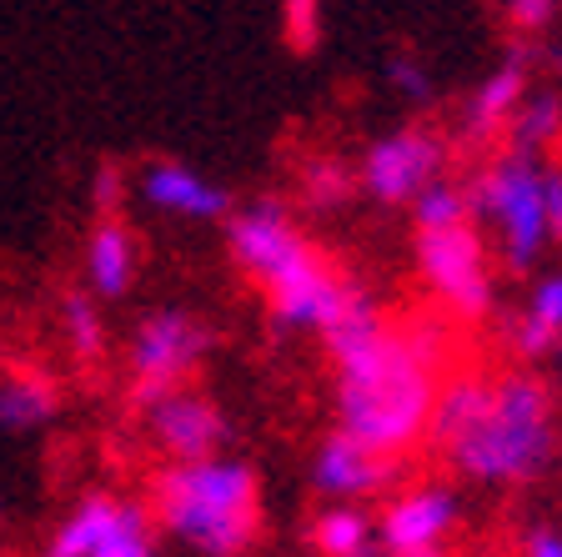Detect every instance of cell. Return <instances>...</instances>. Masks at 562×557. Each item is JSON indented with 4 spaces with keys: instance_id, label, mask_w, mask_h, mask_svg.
<instances>
[{
    "instance_id": "cb8c5ba5",
    "label": "cell",
    "mask_w": 562,
    "mask_h": 557,
    "mask_svg": "<svg viewBox=\"0 0 562 557\" xmlns=\"http://www.w3.org/2000/svg\"><path fill=\"white\" fill-rule=\"evenodd\" d=\"M382 81H386V91L402 96L407 105H427L437 96V76L417 51H392L382 66Z\"/></svg>"
},
{
    "instance_id": "8992f818",
    "label": "cell",
    "mask_w": 562,
    "mask_h": 557,
    "mask_svg": "<svg viewBox=\"0 0 562 557\" xmlns=\"http://www.w3.org/2000/svg\"><path fill=\"white\" fill-rule=\"evenodd\" d=\"M412 261H417V277L437 312H447L462 326H477L492 316V307H497V267H492V246L477 232V221L417 232Z\"/></svg>"
},
{
    "instance_id": "5bb4252c",
    "label": "cell",
    "mask_w": 562,
    "mask_h": 557,
    "mask_svg": "<svg viewBox=\"0 0 562 557\" xmlns=\"http://www.w3.org/2000/svg\"><path fill=\"white\" fill-rule=\"evenodd\" d=\"M507 342L522 361H542L562 347V267L527 277V291L513 312V326H507Z\"/></svg>"
},
{
    "instance_id": "83f0119b",
    "label": "cell",
    "mask_w": 562,
    "mask_h": 557,
    "mask_svg": "<svg viewBox=\"0 0 562 557\" xmlns=\"http://www.w3.org/2000/svg\"><path fill=\"white\" fill-rule=\"evenodd\" d=\"M522 557H562V533L558 527H532L522 543Z\"/></svg>"
},
{
    "instance_id": "d4e9b609",
    "label": "cell",
    "mask_w": 562,
    "mask_h": 557,
    "mask_svg": "<svg viewBox=\"0 0 562 557\" xmlns=\"http://www.w3.org/2000/svg\"><path fill=\"white\" fill-rule=\"evenodd\" d=\"M327 35V5L322 0H281V41L296 56H312Z\"/></svg>"
},
{
    "instance_id": "7402d4cb",
    "label": "cell",
    "mask_w": 562,
    "mask_h": 557,
    "mask_svg": "<svg viewBox=\"0 0 562 557\" xmlns=\"http://www.w3.org/2000/svg\"><path fill=\"white\" fill-rule=\"evenodd\" d=\"M457 221H472V201H468V186L442 181L437 176L417 201H412V226L427 232V226H457Z\"/></svg>"
},
{
    "instance_id": "4fadbf2b",
    "label": "cell",
    "mask_w": 562,
    "mask_h": 557,
    "mask_svg": "<svg viewBox=\"0 0 562 557\" xmlns=\"http://www.w3.org/2000/svg\"><path fill=\"white\" fill-rule=\"evenodd\" d=\"M81 271H86V291L95 302H121L136 287L140 242L126 216H95V226L86 232L81 246Z\"/></svg>"
},
{
    "instance_id": "e0dca14e",
    "label": "cell",
    "mask_w": 562,
    "mask_h": 557,
    "mask_svg": "<svg viewBox=\"0 0 562 557\" xmlns=\"http://www.w3.org/2000/svg\"><path fill=\"white\" fill-rule=\"evenodd\" d=\"M316 557H382L376 517H367L362 502H327L306 527Z\"/></svg>"
},
{
    "instance_id": "30bf717a",
    "label": "cell",
    "mask_w": 562,
    "mask_h": 557,
    "mask_svg": "<svg viewBox=\"0 0 562 557\" xmlns=\"http://www.w3.org/2000/svg\"><path fill=\"white\" fill-rule=\"evenodd\" d=\"M146 417V432H151V447L166 453V463H191V457H211L222 453L226 442H232V422L206 392L196 387H176L166 392L156 406L140 412Z\"/></svg>"
},
{
    "instance_id": "6da1fadb",
    "label": "cell",
    "mask_w": 562,
    "mask_h": 557,
    "mask_svg": "<svg viewBox=\"0 0 562 557\" xmlns=\"http://www.w3.org/2000/svg\"><path fill=\"white\" fill-rule=\"evenodd\" d=\"M337 427L382 457H407L427 442L442 377L457 367V326L447 312L382 316L372 297L351 307L327 337Z\"/></svg>"
},
{
    "instance_id": "484cf974",
    "label": "cell",
    "mask_w": 562,
    "mask_h": 557,
    "mask_svg": "<svg viewBox=\"0 0 562 557\" xmlns=\"http://www.w3.org/2000/svg\"><path fill=\"white\" fill-rule=\"evenodd\" d=\"M86 197H91L95 216H121V207H126V197H131V176H126V166L101 161V166L91 171V186H86Z\"/></svg>"
},
{
    "instance_id": "52a82bcc",
    "label": "cell",
    "mask_w": 562,
    "mask_h": 557,
    "mask_svg": "<svg viewBox=\"0 0 562 557\" xmlns=\"http://www.w3.org/2000/svg\"><path fill=\"white\" fill-rule=\"evenodd\" d=\"M216 347L211 322H201L187 307H156L136 322L126 347V367H131V406L146 412L156 406L166 392L191 382V371L206 361V352Z\"/></svg>"
},
{
    "instance_id": "4316f807",
    "label": "cell",
    "mask_w": 562,
    "mask_h": 557,
    "mask_svg": "<svg viewBox=\"0 0 562 557\" xmlns=\"http://www.w3.org/2000/svg\"><path fill=\"white\" fill-rule=\"evenodd\" d=\"M558 5L562 0H503V15L517 35H538L558 21Z\"/></svg>"
},
{
    "instance_id": "7a4b0ae2",
    "label": "cell",
    "mask_w": 562,
    "mask_h": 557,
    "mask_svg": "<svg viewBox=\"0 0 562 557\" xmlns=\"http://www.w3.org/2000/svg\"><path fill=\"white\" fill-rule=\"evenodd\" d=\"M427 442L462 482L527 488L558 457V412L542 377L457 367L442 377Z\"/></svg>"
},
{
    "instance_id": "9a60e30c",
    "label": "cell",
    "mask_w": 562,
    "mask_h": 557,
    "mask_svg": "<svg viewBox=\"0 0 562 557\" xmlns=\"http://www.w3.org/2000/svg\"><path fill=\"white\" fill-rule=\"evenodd\" d=\"M527 91H532V60L527 56L497 60V66L472 86L468 105H462V126H468V136H477V141L482 136H503V131L513 126L517 105L527 101Z\"/></svg>"
},
{
    "instance_id": "ffe728a7",
    "label": "cell",
    "mask_w": 562,
    "mask_h": 557,
    "mask_svg": "<svg viewBox=\"0 0 562 557\" xmlns=\"http://www.w3.org/2000/svg\"><path fill=\"white\" fill-rule=\"evenodd\" d=\"M56 316H60V332H66L70 352L81 361H101L105 357V316H101V302H95L86 287H66L56 302Z\"/></svg>"
},
{
    "instance_id": "7c38bea8",
    "label": "cell",
    "mask_w": 562,
    "mask_h": 557,
    "mask_svg": "<svg viewBox=\"0 0 562 557\" xmlns=\"http://www.w3.org/2000/svg\"><path fill=\"white\" fill-rule=\"evenodd\" d=\"M131 186H136V197L156 216H171V221H226L232 216V191L222 181L201 176L181 156H151Z\"/></svg>"
},
{
    "instance_id": "ba28073f",
    "label": "cell",
    "mask_w": 562,
    "mask_h": 557,
    "mask_svg": "<svg viewBox=\"0 0 562 557\" xmlns=\"http://www.w3.org/2000/svg\"><path fill=\"white\" fill-rule=\"evenodd\" d=\"M447 166V141L427 126H397L376 136L357 161V191L376 207H412Z\"/></svg>"
},
{
    "instance_id": "277c9868",
    "label": "cell",
    "mask_w": 562,
    "mask_h": 557,
    "mask_svg": "<svg viewBox=\"0 0 562 557\" xmlns=\"http://www.w3.org/2000/svg\"><path fill=\"white\" fill-rule=\"evenodd\" d=\"M151 523L196 557H246L261 533V477L232 453L166 463L151 482Z\"/></svg>"
},
{
    "instance_id": "3957f363",
    "label": "cell",
    "mask_w": 562,
    "mask_h": 557,
    "mask_svg": "<svg viewBox=\"0 0 562 557\" xmlns=\"http://www.w3.org/2000/svg\"><path fill=\"white\" fill-rule=\"evenodd\" d=\"M226 252L236 271L251 277L267 297V312L277 332H312L327 337L331 326L362 302L367 291L351 277H341L331 256L316 252V242L296 226L286 201L257 197L246 207H232L226 216Z\"/></svg>"
},
{
    "instance_id": "603a6c76",
    "label": "cell",
    "mask_w": 562,
    "mask_h": 557,
    "mask_svg": "<svg viewBox=\"0 0 562 557\" xmlns=\"http://www.w3.org/2000/svg\"><path fill=\"white\" fill-rule=\"evenodd\" d=\"M91 557H156V523H151V508L140 502H126L121 523L105 533V543L95 547Z\"/></svg>"
},
{
    "instance_id": "f1b7e54d",
    "label": "cell",
    "mask_w": 562,
    "mask_h": 557,
    "mask_svg": "<svg viewBox=\"0 0 562 557\" xmlns=\"http://www.w3.org/2000/svg\"><path fill=\"white\" fill-rule=\"evenodd\" d=\"M382 557H392V553H382Z\"/></svg>"
},
{
    "instance_id": "8fae6325",
    "label": "cell",
    "mask_w": 562,
    "mask_h": 557,
    "mask_svg": "<svg viewBox=\"0 0 562 557\" xmlns=\"http://www.w3.org/2000/svg\"><path fill=\"white\" fill-rule=\"evenodd\" d=\"M312 477L316 498L327 502H367V498H382L392 482H397V457H382L372 453L367 442H357L351 432H327V437L316 442L312 453Z\"/></svg>"
},
{
    "instance_id": "d6986e66",
    "label": "cell",
    "mask_w": 562,
    "mask_h": 557,
    "mask_svg": "<svg viewBox=\"0 0 562 557\" xmlns=\"http://www.w3.org/2000/svg\"><path fill=\"white\" fill-rule=\"evenodd\" d=\"M513 152L527 156H548L562 141V96L558 91H527V101L517 105L513 126L503 131Z\"/></svg>"
},
{
    "instance_id": "5b68a950",
    "label": "cell",
    "mask_w": 562,
    "mask_h": 557,
    "mask_svg": "<svg viewBox=\"0 0 562 557\" xmlns=\"http://www.w3.org/2000/svg\"><path fill=\"white\" fill-rule=\"evenodd\" d=\"M468 201L492 256L517 277H532L562 242V166L548 156L507 146L468 181Z\"/></svg>"
},
{
    "instance_id": "44dd1931",
    "label": "cell",
    "mask_w": 562,
    "mask_h": 557,
    "mask_svg": "<svg viewBox=\"0 0 562 557\" xmlns=\"http://www.w3.org/2000/svg\"><path fill=\"white\" fill-rule=\"evenodd\" d=\"M296 191L312 211H337L357 197V166H347L341 156H306V166L296 171Z\"/></svg>"
},
{
    "instance_id": "9c48e42d",
    "label": "cell",
    "mask_w": 562,
    "mask_h": 557,
    "mask_svg": "<svg viewBox=\"0 0 562 557\" xmlns=\"http://www.w3.org/2000/svg\"><path fill=\"white\" fill-rule=\"evenodd\" d=\"M462 527V498L447 482H412L392 492L376 517V543L392 557H442L452 533Z\"/></svg>"
},
{
    "instance_id": "ac0fdd59",
    "label": "cell",
    "mask_w": 562,
    "mask_h": 557,
    "mask_svg": "<svg viewBox=\"0 0 562 557\" xmlns=\"http://www.w3.org/2000/svg\"><path fill=\"white\" fill-rule=\"evenodd\" d=\"M121 512H126L121 498H111V492H86V498L60 517L56 533H50L46 557H91L95 547L105 543V533L121 523Z\"/></svg>"
},
{
    "instance_id": "2e32d148",
    "label": "cell",
    "mask_w": 562,
    "mask_h": 557,
    "mask_svg": "<svg viewBox=\"0 0 562 557\" xmlns=\"http://www.w3.org/2000/svg\"><path fill=\"white\" fill-rule=\"evenodd\" d=\"M60 417V382L35 367H11L0 377V427L41 432Z\"/></svg>"
}]
</instances>
